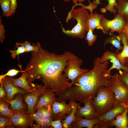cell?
Returning a JSON list of instances; mask_svg holds the SVG:
<instances>
[{"instance_id": "3957f363", "label": "cell", "mask_w": 128, "mask_h": 128, "mask_svg": "<svg viewBox=\"0 0 128 128\" xmlns=\"http://www.w3.org/2000/svg\"><path fill=\"white\" fill-rule=\"evenodd\" d=\"M79 5H81V7L74 9L73 7L71 10L68 13L66 18L67 23L71 18L72 20H76L77 23L72 29L66 30L63 26L62 28V32L65 35L70 37L84 38L87 32V23L90 16L85 5L81 3Z\"/></svg>"}, {"instance_id": "7c38bea8", "label": "cell", "mask_w": 128, "mask_h": 128, "mask_svg": "<svg viewBox=\"0 0 128 128\" xmlns=\"http://www.w3.org/2000/svg\"><path fill=\"white\" fill-rule=\"evenodd\" d=\"M93 99L92 98L88 99L82 102L84 106L82 107L79 103L76 110L75 118H84L90 120L94 119L96 116L93 105Z\"/></svg>"}, {"instance_id": "d4e9b609", "label": "cell", "mask_w": 128, "mask_h": 128, "mask_svg": "<svg viewBox=\"0 0 128 128\" xmlns=\"http://www.w3.org/2000/svg\"><path fill=\"white\" fill-rule=\"evenodd\" d=\"M10 104L4 99L0 98V116L9 118L14 114L11 109L9 108Z\"/></svg>"}, {"instance_id": "f35d334b", "label": "cell", "mask_w": 128, "mask_h": 128, "mask_svg": "<svg viewBox=\"0 0 128 128\" xmlns=\"http://www.w3.org/2000/svg\"><path fill=\"white\" fill-rule=\"evenodd\" d=\"M123 33L126 36L128 40V22L126 23Z\"/></svg>"}, {"instance_id": "f1b7e54d", "label": "cell", "mask_w": 128, "mask_h": 128, "mask_svg": "<svg viewBox=\"0 0 128 128\" xmlns=\"http://www.w3.org/2000/svg\"><path fill=\"white\" fill-rule=\"evenodd\" d=\"M108 2V5L104 8L101 9V11L103 13H105L107 10H108L111 13L115 14L117 10L114 8L117 4L116 0H106Z\"/></svg>"}, {"instance_id": "cb8c5ba5", "label": "cell", "mask_w": 128, "mask_h": 128, "mask_svg": "<svg viewBox=\"0 0 128 128\" xmlns=\"http://www.w3.org/2000/svg\"><path fill=\"white\" fill-rule=\"evenodd\" d=\"M115 9H117L118 13L122 15L126 21L128 22V0H117Z\"/></svg>"}, {"instance_id": "8d00e7d4", "label": "cell", "mask_w": 128, "mask_h": 128, "mask_svg": "<svg viewBox=\"0 0 128 128\" xmlns=\"http://www.w3.org/2000/svg\"><path fill=\"white\" fill-rule=\"evenodd\" d=\"M17 0H11V9L9 16L15 12V10L17 7Z\"/></svg>"}, {"instance_id": "52a82bcc", "label": "cell", "mask_w": 128, "mask_h": 128, "mask_svg": "<svg viewBox=\"0 0 128 128\" xmlns=\"http://www.w3.org/2000/svg\"><path fill=\"white\" fill-rule=\"evenodd\" d=\"M123 106L114 103L112 107L106 113L96 116L97 123L93 128H108L117 116L123 113L126 109Z\"/></svg>"}, {"instance_id": "2e32d148", "label": "cell", "mask_w": 128, "mask_h": 128, "mask_svg": "<svg viewBox=\"0 0 128 128\" xmlns=\"http://www.w3.org/2000/svg\"><path fill=\"white\" fill-rule=\"evenodd\" d=\"M24 95L17 94L15 95L14 99L11 101H8L5 98L3 99L10 104L11 109L14 114H23L26 112V110L27 108V104L23 102Z\"/></svg>"}, {"instance_id": "8fae6325", "label": "cell", "mask_w": 128, "mask_h": 128, "mask_svg": "<svg viewBox=\"0 0 128 128\" xmlns=\"http://www.w3.org/2000/svg\"><path fill=\"white\" fill-rule=\"evenodd\" d=\"M108 60H109L112 63L111 66L107 69L105 73L106 76L109 80L112 77L111 71L113 69H116L119 71L122 69L124 71H128V67L121 64L116 57V53L110 51L108 50L100 57V61L101 63H104Z\"/></svg>"}, {"instance_id": "ab89813d", "label": "cell", "mask_w": 128, "mask_h": 128, "mask_svg": "<svg viewBox=\"0 0 128 128\" xmlns=\"http://www.w3.org/2000/svg\"><path fill=\"white\" fill-rule=\"evenodd\" d=\"M64 1L67 2L70 1V0H63ZM84 0H72L73 2L75 4V6L78 5V2H79V4L81 3L84 2Z\"/></svg>"}, {"instance_id": "277c9868", "label": "cell", "mask_w": 128, "mask_h": 128, "mask_svg": "<svg viewBox=\"0 0 128 128\" xmlns=\"http://www.w3.org/2000/svg\"><path fill=\"white\" fill-rule=\"evenodd\" d=\"M93 99V103L96 116L108 111L115 103L114 94L106 87L100 88Z\"/></svg>"}, {"instance_id": "7bdbcfd3", "label": "cell", "mask_w": 128, "mask_h": 128, "mask_svg": "<svg viewBox=\"0 0 128 128\" xmlns=\"http://www.w3.org/2000/svg\"></svg>"}, {"instance_id": "5b68a950", "label": "cell", "mask_w": 128, "mask_h": 128, "mask_svg": "<svg viewBox=\"0 0 128 128\" xmlns=\"http://www.w3.org/2000/svg\"><path fill=\"white\" fill-rule=\"evenodd\" d=\"M117 73L112 76L106 86L115 95V103L128 110V86L119 78Z\"/></svg>"}, {"instance_id": "4dcf8cb0", "label": "cell", "mask_w": 128, "mask_h": 128, "mask_svg": "<svg viewBox=\"0 0 128 128\" xmlns=\"http://www.w3.org/2000/svg\"><path fill=\"white\" fill-rule=\"evenodd\" d=\"M16 47L18 48L17 50H10L9 51L11 54V56L13 59L16 58V56H17L18 59L19 55V54L27 52L25 49L22 46H18Z\"/></svg>"}, {"instance_id": "30bf717a", "label": "cell", "mask_w": 128, "mask_h": 128, "mask_svg": "<svg viewBox=\"0 0 128 128\" xmlns=\"http://www.w3.org/2000/svg\"><path fill=\"white\" fill-rule=\"evenodd\" d=\"M47 88L45 85H36L33 90L24 94V101L27 105V112L30 115H32L36 112L35 107L38 102L40 98Z\"/></svg>"}, {"instance_id": "5bb4252c", "label": "cell", "mask_w": 128, "mask_h": 128, "mask_svg": "<svg viewBox=\"0 0 128 128\" xmlns=\"http://www.w3.org/2000/svg\"><path fill=\"white\" fill-rule=\"evenodd\" d=\"M0 82L6 90L7 94L5 98L8 101L13 100L15 95L17 94H24L27 93L23 89L15 86L13 84L10 77H6Z\"/></svg>"}, {"instance_id": "b9f144b4", "label": "cell", "mask_w": 128, "mask_h": 128, "mask_svg": "<svg viewBox=\"0 0 128 128\" xmlns=\"http://www.w3.org/2000/svg\"><path fill=\"white\" fill-rule=\"evenodd\" d=\"M125 65L128 67V59L126 60V61Z\"/></svg>"}, {"instance_id": "d6986e66", "label": "cell", "mask_w": 128, "mask_h": 128, "mask_svg": "<svg viewBox=\"0 0 128 128\" xmlns=\"http://www.w3.org/2000/svg\"><path fill=\"white\" fill-rule=\"evenodd\" d=\"M87 23V30L91 29L93 32L96 28L100 29L102 31V28L100 25V22L104 17L102 14H98L95 12L93 14V12H91Z\"/></svg>"}, {"instance_id": "6da1fadb", "label": "cell", "mask_w": 128, "mask_h": 128, "mask_svg": "<svg viewBox=\"0 0 128 128\" xmlns=\"http://www.w3.org/2000/svg\"><path fill=\"white\" fill-rule=\"evenodd\" d=\"M75 55L65 51L61 55L50 52L41 45L37 51L31 52V58L25 68L27 80L30 85L35 79H40L44 85L53 90L56 95L63 93L73 86L63 73L68 60Z\"/></svg>"}, {"instance_id": "e0dca14e", "label": "cell", "mask_w": 128, "mask_h": 128, "mask_svg": "<svg viewBox=\"0 0 128 128\" xmlns=\"http://www.w3.org/2000/svg\"><path fill=\"white\" fill-rule=\"evenodd\" d=\"M30 116L27 112L23 114H14L9 118L11 127L28 128L30 125Z\"/></svg>"}, {"instance_id": "f546056e", "label": "cell", "mask_w": 128, "mask_h": 128, "mask_svg": "<svg viewBox=\"0 0 128 128\" xmlns=\"http://www.w3.org/2000/svg\"><path fill=\"white\" fill-rule=\"evenodd\" d=\"M87 32V36L85 38L87 41L88 46H91L96 41L97 36L93 34V32L90 29H89Z\"/></svg>"}, {"instance_id": "4fadbf2b", "label": "cell", "mask_w": 128, "mask_h": 128, "mask_svg": "<svg viewBox=\"0 0 128 128\" xmlns=\"http://www.w3.org/2000/svg\"><path fill=\"white\" fill-rule=\"evenodd\" d=\"M52 110L54 120L63 118L71 113L72 110L71 105L69 102L67 104L65 101L58 102L55 101L52 105Z\"/></svg>"}, {"instance_id": "d590c367", "label": "cell", "mask_w": 128, "mask_h": 128, "mask_svg": "<svg viewBox=\"0 0 128 128\" xmlns=\"http://www.w3.org/2000/svg\"><path fill=\"white\" fill-rule=\"evenodd\" d=\"M5 30L2 23L1 17H0V41L2 43L5 39Z\"/></svg>"}, {"instance_id": "d6a6232c", "label": "cell", "mask_w": 128, "mask_h": 128, "mask_svg": "<svg viewBox=\"0 0 128 128\" xmlns=\"http://www.w3.org/2000/svg\"><path fill=\"white\" fill-rule=\"evenodd\" d=\"M8 127H11L9 118L0 116V128Z\"/></svg>"}, {"instance_id": "74e56055", "label": "cell", "mask_w": 128, "mask_h": 128, "mask_svg": "<svg viewBox=\"0 0 128 128\" xmlns=\"http://www.w3.org/2000/svg\"><path fill=\"white\" fill-rule=\"evenodd\" d=\"M7 92L5 89L3 87L2 84L0 82V98H4L6 96Z\"/></svg>"}, {"instance_id": "484cf974", "label": "cell", "mask_w": 128, "mask_h": 128, "mask_svg": "<svg viewBox=\"0 0 128 128\" xmlns=\"http://www.w3.org/2000/svg\"><path fill=\"white\" fill-rule=\"evenodd\" d=\"M120 41V39L119 35L116 36L114 35L113 36H110L105 40L104 46L105 47V45L107 44H112L117 48V50L115 53L116 54L118 53L119 52V50H122L123 48V46L121 45Z\"/></svg>"}, {"instance_id": "9a60e30c", "label": "cell", "mask_w": 128, "mask_h": 128, "mask_svg": "<svg viewBox=\"0 0 128 128\" xmlns=\"http://www.w3.org/2000/svg\"><path fill=\"white\" fill-rule=\"evenodd\" d=\"M55 91L53 90L47 88L41 96L39 101L35 106V110L36 112L39 109L43 107L52 106L56 101V98Z\"/></svg>"}, {"instance_id": "e575fe53", "label": "cell", "mask_w": 128, "mask_h": 128, "mask_svg": "<svg viewBox=\"0 0 128 128\" xmlns=\"http://www.w3.org/2000/svg\"><path fill=\"white\" fill-rule=\"evenodd\" d=\"M62 119L53 120L50 123V126L54 128H64L61 122Z\"/></svg>"}, {"instance_id": "ba28073f", "label": "cell", "mask_w": 128, "mask_h": 128, "mask_svg": "<svg viewBox=\"0 0 128 128\" xmlns=\"http://www.w3.org/2000/svg\"><path fill=\"white\" fill-rule=\"evenodd\" d=\"M83 61L75 55L68 61L64 71V74L69 80L71 81L73 85L75 79L78 77L89 71L86 69H82L81 66Z\"/></svg>"}, {"instance_id": "83f0119b", "label": "cell", "mask_w": 128, "mask_h": 128, "mask_svg": "<svg viewBox=\"0 0 128 128\" xmlns=\"http://www.w3.org/2000/svg\"><path fill=\"white\" fill-rule=\"evenodd\" d=\"M0 5L4 16H9L11 9V0H0Z\"/></svg>"}, {"instance_id": "9c48e42d", "label": "cell", "mask_w": 128, "mask_h": 128, "mask_svg": "<svg viewBox=\"0 0 128 128\" xmlns=\"http://www.w3.org/2000/svg\"><path fill=\"white\" fill-rule=\"evenodd\" d=\"M126 22L122 15L117 13L112 20H108L104 17L100 24L104 34L107 33L110 30V34L116 32L120 35L123 33Z\"/></svg>"}, {"instance_id": "ac0fdd59", "label": "cell", "mask_w": 128, "mask_h": 128, "mask_svg": "<svg viewBox=\"0 0 128 128\" xmlns=\"http://www.w3.org/2000/svg\"><path fill=\"white\" fill-rule=\"evenodd\" d=\"M22 73L21 76L18 78H14L10 77L11 82L15 86L23 89L26 93L31 92L34 88L36 85H33L29 84L27 80L28 75L25 70Z\"/></svg>"}, {"instance_id": "7402d4cb", "label": "cell", "mask_w": 128, "mask_h": 128, "mask_svg": "<svg viewBox=\"0 0 128 128\" xmlns=\"http://www.w3.org/2000/svg\"><path fill=\"white\" fill-rule=\"evenodd\" d=\"M128 110L126 109L122 113L116 117L110 125V128L115 126L117 128H128L127 114Z\"/></svg>"}, {"instance_id": "ffe728a7", "label": "cell", "mask_w": 128, "mask_h": 128, "mask_svg": "<svg viewBox=\"0 0 128 128\" xmlns=\"http://www.w3.org/2000/svg\"><path fill=\"white\" fill-rule=\"evenodd\" d=\"M119 36L123 45V48L121 52L116 53V55L121 64L125 65L126 61L128 59V40L126 36L123 33Z\"/></svg>"}, {"instance_id": "7a4b0ae2", "label": "cell", "mask_w": 128, "mask_h": 128, "mask_svg": "<svg viewBox=\"0 0 128 128\" xmlns=\"http://www.w3.org/2000/svg\"><path fill=\"white\" fill-rule=\"evenodd\" d=\"M100 57L95 59L92 69L77 77L73 86L59 95L56 101L72 100L82 103L87 99H93L100 88L106 86L110 80L105 74L109 63L108 61L101 63Z\"/></svg>"}, {"instance_id": "836d02e7", "label": "cell", "mask_w": 128, "mask_h": 128, "mask_svg": "<svg viewBox=\"0 0 128 128\" xmlns=\"http://www.w3.org/2000/svg\"><path fill=\"white\" fill-rule=\"evenodd\" d=\"M119 78L124 83L128 86V71L122 72L119 71Z\"/></svg>"}, {"instance_id": "603a6c76", "label": "cell", "mask_w": 128, "mask_h": 128, "mask_svg": "<svg viewBox=\"0 0 128 128\" xmlns=\"http://www.w3.org/2000/svg\"><path fill=\"white\" fill-rule=\"evenodd\" d=\"M71 104L72 109L70 114L68 116H66L64 120L62 119L61 122L64 128H70L71 123L75 120V114L79 103L73 101H69Z\"/></svg>"}, {"instance_id": "1f68e13d", "label": "cell", "mask_w": 128, "mask_h": 128, "mask_svg": "<svg viewBox=\"0 0 128 128\" xmlns=\"http://www.w3.org/2000/svg\"><path fill=\"white\" fill-rule=\"evenodd\" d=\"M24 70H19L15 69H12L9 70L7 72L4 74L1 75H0V82H1L2 80L6 76L11 77L16 75L19 72L22 73L24 72Z\"/></svg>"}, {"instance_id": "4316f807", "label": "cell", "mask_w": 128, "mask_h": 128, "mask_svg": "<svg viewBox=\"0 0 128 128\" xmlns=\"http://www.w3.org/2000/svg\"><path fill=\"white\" fill-rule=\"evenodd\" d=\"M15 47L19 46H23L27 52H29L32 51H37L39 48L41 44L39 42L36 45L33 44L32 45L30 43L27 41H25L24 43L17 42L16 43Z\"/></svg>"}, {"instance_id": "44dd1931", "label": "cell", "mask_w": 128, "mask_h": 128, "mask_svg": "<svg viewBox=\"0 0 128 128\" xmlns=\"http://www.w3.org/2000/svg\"><path fill=\"white\" fill-rule=\"evenodd\" d=\"M97 123V120L96 118L90 120L83 118H75L70 124V128H93L94 126Z\"/></svg>"}, {"instance_id": "60d3db41", "label": "cell", "mask_w": 128, "mask_h": 128, "mask_svg": "<svg viewBox=\"0 0 128 128\" xmlns=\"http://www.w3.org/2000/svg\"><path fill=\"white\" fill-rule=\"evenodd\" d=\"M93 3L95 5L97 6L98 5L101 4L100 0H94Z\"/></svg>"}, {"instance_id": "8992f818", "label": "cell", "mask_w": 128, "mask_h": 128, "mask_svg": "<svg viewBox=\"0 0 128 128\" xmlns=\"http://www.w3.org/2000/svg\"><path fill=\"white\" fill-rule=\"evenodd\" d=\"M30 125L34 128H47L50 126L51 122L54 120L52 106L43 107L37 112L30 115Z\"/></svg>"}, {"instance_id": "ee69618b", "label": "cell", "mask_w": 128, "mask_h": 128, "mask_svg": "<svg viewBox=\"0 0 128 128\" xmlns=\"http://www.w3.org/2000/svg\"></svg>"}]
</instances>
